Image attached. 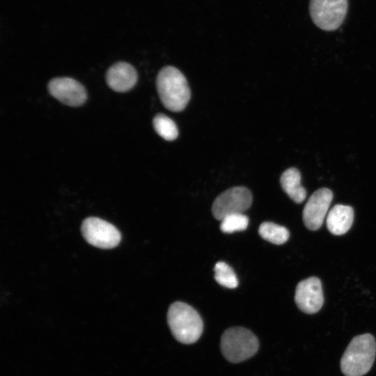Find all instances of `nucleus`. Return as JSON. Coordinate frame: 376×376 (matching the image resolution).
Here are the masks:
<instances>
[{"label": "nucleus", "mask_w": 376, "mask_h": 376, "mask_svg": "<svg viewBox=\"0 0 376 376\" xmlns=\"http://www.w3.org/2000/svg\"><path fill=\"white\" fill-rule=\"evenodd\" d=\"M157 88L162 104L172 111L183 110L190 99V89L185 77L172 66H166L159 71Z\"/></svg>", "instance_id": "1"}, {"label": "nucleus", "mask_w": 376, "mask_h": 376, "mask_svg": "<svg viewBox=\"0 0 376 376\" xmlns=\"http://www.w3.org/2000/svg\"><path fill=\"white\" fill-rule=\"evenodd\" d=\"M376 353V342L370 334L354 337L340 360V368L345 376H363L371 368Z\"/></svg>", "instance_id": "2"}, {"label": "nucleus", "mask_w": 376, "mask_h": 376, "mask_svg": "<svg viewBox=\"0 0 376 376\" xmlns=\"http://www.w3.org/2000/svg\"><path fill=\"white\" fill-rule=\"evenodd\" d=\"M167 321L173 336L182 343H194L202 334L203 322L200 315L186 303H173L169 308Z\"/></svg>", "instance_id": "3"}, {"label": "nucleus", "mask_w": 376, "mask_h": 376, "mask_svg": "<svg viewBox=\"0 0 376 376\" xmlns=\"http://www.w3.org/2000/svg\"><path fill=\"white\" fill-rule=\"evenodd\" d=\"M257 337L244 327L226 329L221 338V350L224 357L231 363H240L253 357L258 351Z\"/></svg>", "instance_id": "4"}, {"label": "nucleus", "mask_w": 376, "mask_h": 376, "mask_svg": "<svg viewBox=\"0 0 376 376\" xmlns=\"http://www.w3.org/2000/svg\"><path fill=\"white\" fill-rule=\"evenodd\" d=\"M348 0H310L309 13L313 23L324 31H334L343 22Z\"/></svg>", "instance_id": "5"}, {"label": "nucleus", "mask_w": 376, "mask_h": 376, "mask_svg": "<svg viewBox=\"0 0 376 376\" xmlns=\"http://www.w3.org/2000/svg\"><path fill=\"white\" fill-rule=\"evenodd\" d=\"M252 203L251 191L244 187L230 188L214 200L212 212L215 219L221 220L228 214L243 213L250 207Z\"/></svg>", "instance_id": "6"}, {"label": "nucleus", "mask_w": 376, "mask_h": 376, "mask_svg": "<svg viewBox=\"0 0 376 376\" xmlns=\"http://www.w3.org/2000/svg\"><path fill=\"white\" fill-rule=\"evenodd\" d=\"M81 233L87 242L101 249L113 248L121 239L114 226L97 217H89L83 221Z\"/></svg>", "instance_id": "7"}, {"label": "nucleus", "mask_w": 376, "mask_h": 376, "mask_svg": "<svg viewBox=\"0 0 376 376\" xmlns=\"http://www.w3.org/2000/svg\"><path fill=\"white\" fill-rule=\"evenodd\" d=\"M332 198L333 193L327 188H320L310 196L303 210V221L308 229L316 230L320 228Z\"/></svg>", "instance_id": "8"}, {"label": "nucleus", "mask_w": 376, "mask_h": 376, "mask_svg": "<svg viewBox=\"0 0 376 376\" xmlns=\"http://www.w3.org/2000/svg\"><path fill=\"white\" fill-rule=\"evenodd\" d=\"M295 301L299 310L305 313L318 312L324 303L320 280L312 276L300 281L295 290Z\"/></svg>", "instance_id": "9"}, {"label": "nucleus", "mask_w": 376, "mask_h": 376, "mask_svg": "<svg viewBox=\"0 0 376 376\" xmlns=\"http://www.w3.org/2000/svg\"><path fill=\"white\" fill-rule=\"evenodd\" d=\"M48 91L61 102L71 107L83 104L87 97L84 86L69 77L52 79L48 84Z\"/></svg>", "instance_id": "10"}, {"label": "nucleus", "mask_w": 376, "mask_h": 376, "mask_svg": "<svg viewBox=\"0 0 376 376\" xmlns=\"http://www.w3.org/2000/svg\"><path fill=\"white\" fill-rule=\"evenodd\" d=\"M108 86L116 92L130 90L137 81V72L129 63L118 62L111 65L106 74Z\"/></svg>", "instance_id": "11"}, {"label": "nucleus", "mask_w": 376, "mask_h": 376, "mask_svg": "<svg viewBox=\"0 0 376 376\" xmlns=\"http://www.w3.org/2000/svg\"><path fill=\"white\" fill-rule=\"evenodd\" d=\"M353 219L354 210L352 207L336 205L327 214V226L332 234L343 235L350 228Z\"/></svg>", "instance_id": "12"}, {"label": "nucleus", "mask_w": 376, "mask_h": 376, "mask_svg": "<svg viewBox=\"0 0 376 376\" xmlns=\"http://www.w3.org/2000/svg\"><path fill=\"white\" fill-rule=\"evenodd\" d=\"M301 178L300 172L295 168L285 170L280 178L282 189L297 203L303 202L306 196V191L301 185Z\"/></svg>", "instance_id": "13"}, {"label": "nucleus", "mask_w": 376, "mask_h": 376, "mask_svg": "<svg viewBox=\"0 0 376 376\" xmlns=\"http://www.w3.org/2000/svg\"><path fill=\"white\" fill-rule=\"evenodd\" d=\"M258 233L262 238L274 244L285 243L290 236L285 227L269 221L260 224Z\"/></svg>", "instance_id": "14"}, {"label": "nucleus", "mask_w": 376, "mask_h": 376, "mask_svg": "<svg viewBox=\"0 0 376 376\" xmlns=\"http://www.w3.org/2000/svg\"><path fill=\"white\" fill-rule=\"evenodd\" d=\"M156 132L166 141H173L178 135L175 122L163 113L157 114L152 120Z\"/></svg>", "instance_id": "15"}, {"label": "nucleus", "mask_w": 376, "mask_h": 376, "mask_svg": "<svg viewBox=\"0 0 376 376\" xmlns=\"http://www.w3.org/2000/svg\"><path fill=\"white\" fill-rule=\"evenodd\" d=\"M214 279L221 285L228 288H235L238 285V279L233 269L228 264L220 261L214 267Z\"/></svg>", "instance_id": "16"}, {"label": "nucleus", "mask_w": 376, "mask_h": 376, "mask_svg": "<svg viewBox=\"0 0 376 376\" xmlns=\"http://www.w3.org/2000/svg\"><path fill=\"white\" fill-rule=\"evenodd\" d=\"M221 221V231L232 233L245 230L249 224V218L243 213H235L226 216Z\"/></svg>", "instance_id": "17"}]
</instances>
